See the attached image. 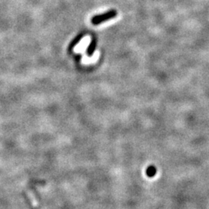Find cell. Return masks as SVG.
<instances>
[{"instance_id":"3957f363","label":"cell","mask_w":209,"mask_h":209,"mask_svg":"<svg viewBox=\"0 0 209 209\" xmlns=\"http://www.w3.org/2000/svg\"><path fill=\"white\" fill-rule=\"evenodd\" d=\"M99 51H95L94 54H93V56L91 58H89V57L86 56V54L83 55V58L81 59V62L84 64H89L94 63V62L97 61L98 59H99Z\"/></svg>"},{"instance_id":"5b68a950","label":"cell","mask_w":209,"mask_h":209,"mask_svg":"<svg viewBox=\"0 0 209 209\" xmlns=\"http://www.w3.org/2000/svg\"><path fill=\"white\" fill-rule=\"evenodd\" d=\"M156 168H155L154 166H150V167H148V169L146 170V174H147V175L150 177L155 176V174H156Z\"/></svg>"},{"instance_id":"6da1fadb","label":"cell","mask_w":209,"mask_h":209,"mask_svg":"<svg viewBox=\"0 0 209 209\" xmlns=\"http://www.w3.org/2000/svg\"><path fill=\"white\" fill-rule=\"evenodd\" d=\"M90 41H91V37L90 36H85L81 39V41L78 43L74 48V51L75 53L84 54V50L89 47Z\"/></svg>"},{"instance_id":"277c9868","label":"cell","mask_w":209,"mask_h":209,"mask_svg":"<svg viewBox=\"0 0 209 209\" xmlns=\"http://www.w3.org/2000/svg\"><path fill=\"white\" fill-rule=\"evenodd\" d=\"M27 194H28V197H30V200L31 201V204L33 207H37L38 205V203H37V201L36 199V197H34L33 194L30 191H27Z\"/></svg>"},{"instance_id":"7a4b0ae2","label":"cell","mask_w":209,"mask_h":209,"mask_svg":"<svg viewBox=\"0 0 209 209\" xmlns=\"http://www.w3.org/2000/svg\"><path fill=\"white\" fill-rule=\"evenodd\" d=\"M115 16H116V13H115V12H113V11H112V12L107 13L103 14V15L97 16H95V17L93 18L92 23L94 24H99L101 23L104 22V21H106L108 20V19L115 17Z\"/></svg>"}]
</instances>
